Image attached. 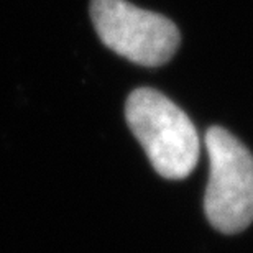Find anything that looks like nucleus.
<instances>
[{
	"label": "nucleus",
	"mask_w": 253,
	"mask_h": 253,
	"mask_svg": "<svg viewBox=\"0 0 253 253\" xmlns=\"http://www.w3.org/2000/svg\"><path fill=\"white\" fill-rule=\"evenodd\" d=\"M90 18L105 46L131 63L165 64L179 46V30L171 20L126 0H92Z\"/></svg>",
	"instance_id": "7ed1b4c3"
},
{
	"label": "nucleus",
	"mask_w": 253,
	"mask_h": 253,
	"mask_svg": "<svg viewBox=\"0 0 253 253\" xmlns=\"http://www.w3.org/2000/svg\"><path fill=\"white\" fill-rule=\"evenodd\" d=\"M211 173L206 215L222 234H239L253 222V155L222 126L206 131Z\"/></svg>",
	"instance_id": "f03ea898"
},
{
	"label": "nucleus",
	"mask_w": 253,
	"mask_h": 253,
	"mask_svg": "<svg viewBox=\"0 0 253 253\" xmlns=\"http://www.w3.org/2000/svg\"><path fill=\"white\" fill-rule=\"evenodd\" d=\"M130 130L153 168L166 179H183L199 160L201 141L189 117L174 102L150 87L133 90L125 105Z\"/></svg>",
	"instance_id": "f257e3e1"
}]
</instances>
